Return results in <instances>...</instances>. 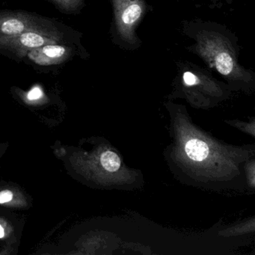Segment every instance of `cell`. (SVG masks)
Here are the masks:
<instances>
[{"label": "cell", "instance_id": "8fae6325", "mask_svg": "<svg viewBox=\"0 0 255 255\" xmlns=\"http://www.w3.org/2000/svg\"><path fill=\"white\" fill-rule=\"evenodd\" d=\"M6 235V227L3 222L0 221V239L5 238Z\"/></svg>", "mask_w": 255, "mask_h": 255}, {"label": "cell", "instance_id": "3957f363", "mask_svg": "<svg viewBox=\"0 0 255 255\" xmlns=\"http://www.w3.org/2000/svg\"><path fill=\"white\" fill-rule=\"evenodd\" d=\"M186 154L192 160L202 161L209 154V147L204 141L200 139H191L185 146Z\"/></svg>", "mask_w": 255, "mask_h": 255}, {"label": "cell", "instance_id": "277c9868", "mask_svg": "<svg viewBox=\"0 0 255 255\" xmlns=\"http://www.w3.org/2000/svg\"><path fill=\"white\" fill-rule=\"evenodd\" d=\"M101 165L107 171L115 172L120 168L121 159L114 152H104L101 156Z\"/></svg>", "mask_w": 255, "mask_h": 255}, {"label": "cell", "instance_id": "ba28073f", "mask_svg": "<svg viewBox=\"0 0 255 255\" xmlns=\"http://www.w3.org/2000/svg\"><path fill=\"white\" fill-rule=\"evenodd\" d=\"M14 193L9 189L0 191V204H8L14 201Z\"/></svg>", "mask_w": 255, "mask_h": 255}, {"label": "cell", "instance_id": "30bf717a", "mask_svg": "<svg viewBox=\"0 0 255 255\" xmlns=\"http://www.w3.org/2000/svg\"><path fill=\"white\" fill-rule=\"evenodd\" d=\"M43 96V92L39 87H34L30 92L28 93L27 98L29 101H36L40 99Z\"/></svg>", "mask_w": 255, "mask_h": 255}, {"label": "cell", "instance_id": "8992f818", "mask_svg": "<svg viewBox=\"0 0 255 255\" xmlns=\"http://www.w3.org/2000/svg\"><path fill=\"white\" fill-rule=\"evenodd\" d=\"M20 42L23 45L30 48H36L44 44V39L41 35L34 32H26L20 36Z\"/></svg>", "mask_w": 255, "mask_h": 255}, {"label": "cell", "instance_id": "6da1fadb", "mask_svg": "<svg viewBox=\"0 0 255 255\" xmlns=\"http://www.w3.org/2000/svg\"><path fill=\"white\" fill-rule=\"evenodd\" d=\"M116 25L127 41H134V29L144 12L142 0H113Z\"/></svg>", "mask_w": 255, "mask_h": 255}, {"label": "cell", "instance_id": "7a4b0ae2", "mask_svg": "<svg viewBox=\"0 0 255 255\" xmlns=\"http://www.w3.org/2000/svg\"><path fill=\"white\" fill-rule=\"evenodd\" d=\"M202 53L212 62L218 72L224 76L231 75L237 65L231 52L219 44L217 40L207 39L203 42Z\"/></svg>", "mask_w": 255, "mask_h": 255}, {"label": "cell", "instance_id": "52a82bcc", "mask_svg": "<svg viewBox=\"0 0 255 255\" xmlns=\"http://www.w3.org/2000/svg\"><path fill=\"white\" fill-rule=\"evenodd\" d=\"M43 52L48 57L59 58L63 56L65 50L63 47H61V46L47 45L43 48Z\"/></svg>", "mask_w": 255, "mask_h": 255}, {"label": "cell", "instance_id": "9c48e42d", "mask_svg": "<svg viewBox=\"0 0 255 255\" xmlns=\"http://www.w3.org/2000/svg\"><path fill=\"white\" fill-rule=\"evenodd\" d=\"M183 81L186 86H192L198 83V79L195 74H192L190 71H186L183 74Z\"/></svg>", "mask_w": 255, "mask_h": 255}, {"label": "cell", "instance_id": "5b68a950", "mask_svg": "<svg viewBox=\"0 0 255 255\" xmlns=\"http://www.w3.org/2000/svg\"><path fill=\"white\" fill-rule=\"evenodd\" d=\"M25 26L21 20L17 19H10L2 23L1 30L6 35H17L24 30Z\"/></svg>", "mask_w": 255, "mask_h": 255}]
</instances>
